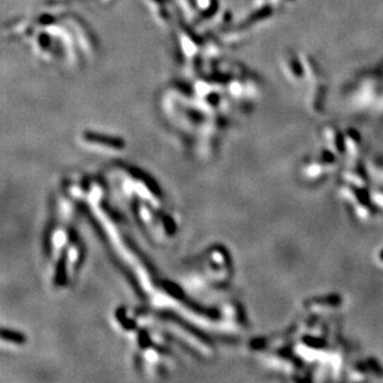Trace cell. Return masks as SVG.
Masks as SVG:
<instances>
[{
  "label": "cell",
  "mask_w": 383,
  "mask_h": 383,
  "mask_svg": "<svg viewBox=\"0 0 383 383\" xmlns=\"http://www.w3.org/2000/svg\"><path fill=\"white\" fill-rule=\"evenodd\" d=\"M339 195L354 211L355 216L360 221H371L376 216L377 207L371 201L370 193L366 192V189H358L344 183L339 188Z\"/></svg>",
  "instance_id": "obj_1"
},
{
  "label": "cell",
  "mask_w": 383,
  "mask_h": 383,
  "mask_svg": "<svg viewBox=\"0 0 383 383\" xmlns=\"http://www.w3.org/2000/svg\"><path fill=\"white\" fill-rule=\"evenodd\" d=\"M264 362L272 370L285 376H298L302 370V361L293 352H287L283 349H275L271 354H266Z\"/></svg>",
  "instance_id": "obj_2"
},
{
  "label": "cell",
  "mask_w": 383,
  "mask_h": 383,
  "mask_svg": "<svg viewBox=\"0 0 383 383\" xmlns=\"http://www.w3.org/2000/svg\"><path fill=\"white\" fill-rule=\"evenodd\" d=\"M344 305V298L339 294H326L311 297L305 300L302 306L313 315H325L335 313Z\"/></svg>",
  "instance_id": "obj_3"
},
{
  "label": "cell",
  "mask_w": 383,
  "mask_h": 383,
  "mask_svg": "<svg viewBox=\"0 0 383 383\" xmlns=\"http://www.w3.org/2000/svg\"><path fill=\"white\" fill-rule=\"evenodd\" d=\"M332 167L328 166V164H325L324 162H321L320 159L310 160V162L305 163L301 166V175L304 179H306L308 181H320L324 177L328 176L331 171H332Z\"/></svg>",
  "instance_id": "obj_4"
},
{
  "label": "cell",
  "mask_w": 383,
  "mask_h": 383,
  "mask_svg": "<svg viewBox=\"0 0 383 383\" xmlns=\"http://www.w3.org/2000/svg\"><path fill=\"white\" fill-rule=\"evenodd\" d=\"M341 177L344 183L358 189H366L368 186V176L365 169L357 165H351L342 170Z\"/></svg>",
  "instance_id": "obj_5"
},
{
  "label": "cell",
  "mask_w": 383,
  "mask_h": 383,
  "mask_svg": "<svg viewBox=\"0 0 383 383\" xmlns=\"http://www.w3.org/2000/svg\"><path fill=\"white\" fill-rule=\"evenodd\" d=\"M326 141V148L331 150L337 157L346 155V145H345V136L337 132L334 128H328L324 133Z\"/></svg>",
  "instance_id": "obj_6"
},
{
  "label": "cell",
  "mask_w": 383,
  "mask_h": 383,
  "mask_svg": "<svg viewBox=\"0 0 383 383\" xmlns=\"http://www.w3.org/2000/svg\"><path fill=\"white\" fill-rule=\"evenodd\" d=\"M346 376L347 380L352 381V382H366V381H370L373 378L372 372H371L370 367H368L367 360H362L354 363L347 370Z\"/></svg>",
  "instance_id": "obj_7"
},
{
  "label": "cell",
  "mask_w": 383,
  "mask_h": 383,
  "mask_svg": "<svg viewBox=\"0 0 383 383\" xmlns=\"http://www.w3.org/2000/svg\"><path fill=\"white\" fill-rule=\"evenodd\" d=\"M345 136V145H346V154L354 160H357V158L360 157L361 149H362V141H361L360 134L357 132L346 131L344 133Z\"/></svg>",
  "instance_id": "obj_8"
},
{
  "label": "cell",
  "mask_w": 383,
  "mask_h": 383,
  "mask_svg": "<svg viewBox=\"0 0 383 383\" xmlns=\"http://www.w3.org/2000/svg\"><path fill=\"white\" fill-rule=\"evenodd\" d=\"M368 193H370L371 201L373 202V205H375L378 210H382L383 211V189H371V191Z\"/></svg>",
  "instance_id": "obj_9"
},
{
  "label": "cell",
  "mask_w": 383,
  "mask_h": 383,
  "mask_svg": "<svg viewBox=\"0 0 383 383\" xmlns=\"http://www.w3.org/2000/svg\"><path fill=\"white\" fill-rule=\"evenodd\" d=\"M373 259H375L376 266L383 269V246L376 250L375 254H373Z\"/></svg>",
  "instance_id": "obj_10"
},
{
  "label": "cell",
  "mask_w": 383,
  "mask_h": 383,
  "mask_svg": "<svg viewBox=\"0 0 383 383\" xmlns=\"http://www.w3.org/2000/svg\"><path fill=\"white\" fill-rule=\"evenodd\" d=\"M372 169H373V171L376 172V175H377V177L380 179V181L382 183V185H383V165L382 164H375V165H372Z\"/></svg>",
  "instance_id": "obj_11"
}]
</instances>
